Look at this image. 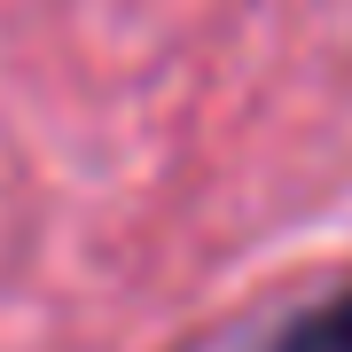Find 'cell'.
Masks as SVG:
<instances>
[{"instance_id": "1", "label": "cell", "mask_w": 352, "mask_h": 352, "mask_svg": "<svg viewBox=\"0 0 352 352\" xmlns=\"http://www.w3.org/2000/svg\"><path fill=\"white\" fill-rule=\"evenodd\" d=\"M274 352H352V289L329 298V305H314V314H298Z\"/></svg>"}]
</instances>
